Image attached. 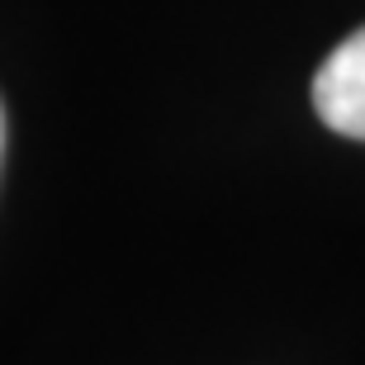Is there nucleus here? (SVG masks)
<instances>
[{"label":"nucleus","mask_w":365,"mask_h":365,"mask_svg":"<svg viewBox=\"0 0 365 365\" xmlns=\"http://www.w3.org/2000/svg\"><path fill=\"white\" fill-rule=\"evenodd\" d=\"M313 109L341 138L365 143V29L341 38L313 76Z\"/></svg>","instance_id":"obj_1"},{"label":"nucleus","mask_w":365,"mask_h":365,"mask_svg":"<svg viewBox=\"0 0 365 365\" xmlns=\"http://www.w3.org/2000/svg\"><path fill=\"white\" fill-rule=\"evenodd\" d=\"M0 152H5V109H0Z\"/></svg>","instance_id":"obj_2"}]
</instances>
